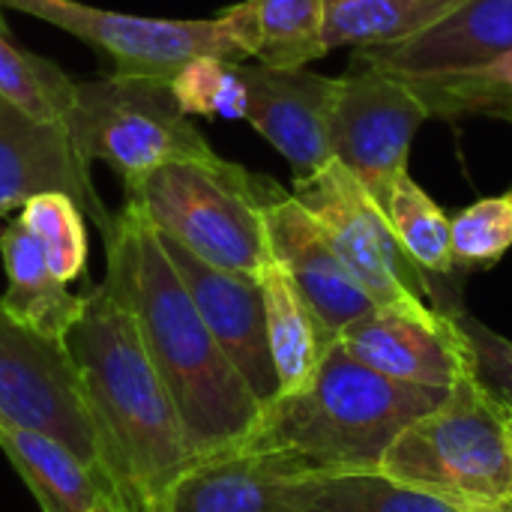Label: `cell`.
Returning <instances> with one entry per match:
<instances>
[{
	"instance_id": "cell-1",
	"label": "cell",
	"mask_w": 512,
	"mask_h": 512,
	"mask_svg": "<svg viewBox=\"0 0 512 512\" xmlns=\"http://www.w3.org/2000/svg\"><path fill=\"white\" fill-rule=\"evenodd\" d=\"M105 285L132 309L198 459L252 435L264 405L213 339L156 228L126 201L102 231Z\"/></svg>"
},
{
	"instance_id": "cell-2",
	"label": "cell",
	"mask_w": 512,
	"mask_h": 512,
	"mask_svg": "<svg viewBox=\"0 0 512 512\" xmlns=\"http://www.w3.org/2000/svg\"><path fill=\"white\" fill-rule=\"evenodd\" d=\"M63 342L81 372L111 480L135 512H171V492L198 456L132 309L102 282L87 291Z\"/></svg>"
},
{
	"instance_id": "cell-3",
	"label": "cell",
	"mask_w": 512,
	"mask_h": 512,
	"mask_svg": "<svg viewBox=\"0 0 512 512\" xmlns=\"http://www.w3.org/2000/svg\"><path fill=\"white\" fill-rule=\"evenodd\" d=\"M444 396L447 390L438 387L387 378L333 342L312 381L264 405L243 441L282 450L309 474L381 471L399 432Z\"/></svg>"
},
{
	"instance_id": "cell-4",
	"label": "cell",
	"mask_w": 512,
	"mask_h": 512,
	"mask_svg": "<svg viewBox=\"0 0 512 512\" xmlns=\"http://www.w3.org/2000/svg\"><path fill=\"white\" fill-rule=\"evenodd\" d=\"M381 471L459 510L512 504L507 405L480 381L477 366L456 378L441 405L399 432Z\"/></svg>"
},
{
	"instance_id": "cell-5",
	"label": "cell",
	"mask_w": 512,
	"mask_h": 512,
	"mask_svg": "<svg viewBox=\"0 0 512 512\" xmlns=\"http://www.w3.org/2000/svg\"><path fill=\"white\" fill-rule=\"evenodd\" d=\"M63 129L84 162H105L123 180L126 195L174 162L228 165L180 111L171 78L114 72L75 84V105Z\"/></svg>"
},
{
	"instance_id": "cell-6",
	"label": "cell",
	"mask_w": 512,
	"mask_h": 512,
	"mask_svg": "<svg viewBox=\"0 0 512 512\" xmlns=\"http://www.w3.org/2000/svg\"><path fill=\"white\" fill-rule=\"evenodd\" d=\"M273 189L276 183L234 162L222 168L174 162L156 168L126 201L195 258L258 279L273 258L261 216V204Z\"/></svg>"
},
{
	"instance_id": "cell-7",
	"label": "cell",
	"mask_w": 512,
	"mask_h": 512,
	"mask_svg": "<svg viewBox=\"0 0 512 512\" xmlns=\"http://www.w3.org/2000/svg\"><path fill=\"white\" fill-rule=\"evenodd\" d=\"M327 231L333 249L372 297L378 309H393L417 318L435 315L426 273L396 240L384 210L336 159L309 177H294L291 192Z\"/></svg>"
},
{
	"instance_id": "cell-8",
	"label": "cell",
	"mask_w": 512,
	"mask_h": 512,
	"mask_svg": "<svg viewBox=\"0 0 512 512\" xmlns=\"http://www.w3.org/2000/svg\"><path fill=\"white\" fill-rule=\"evenodd\" d=\"M0 426L45 435L108 474L81 372L63 339L15 321L0 303ZM111 477V474H108Z\"/></svg>"
},
{
	"instance_id": "cell-9",
	"label": "cell",
	"mask_w": 512,
	"mask_h": 512,
	"mask_svg": "<svg viewBox=\"0 0 512 512\" xmlns=\"http://www.w3.org/2000/svg\"><path fill=\"white\" fill-rule=\"evenodd\" d=\"M0 6L27 12L84 39L87 45L105 51L123 75L171 78L183 63L204 54L231 63L249 60L225 9L216 18L183 21L96 9L78 0H0Z\"/></svg>"
},
{
	"instance_id": "cell-10",
	"label": "cell",
	"mask_w": 512,
	"mask_h": 512,
	"mask_svg": "<svg viewBox=\"0 0 512 512\" xmlns=\"http://www.w3.org/2000/svg\"><path fill=\"white\" fill-rule=\"evenodd\" d=\"M432 117L423 96L402 78L354 63L342 75V90L333 111V159L384 210L396 183L408 174L411 141Z\"/></svg>"
},
{
	"instance_id": "cell-11",
	"label": "cell",
	"mask_w": 512,
	"mask_h": 512,
	"mask_svg": "<svg viewBox=\"0 0 512 512\" xmlns=\"http://www.w3.org/2000/svg\"><path fill=\"white\" fill-rule=\"evenodd\" d=\"M270 255L282 264L303 303L336 342L345 327L375 309L372 297L351 276L318 219L279 186L261 204Z\"/></svg>"
},
{
	"instance_id": "cell-12",
	"label": "cell",
	"mask_w": 512,
	"mask_h": 512,
	"mask_svg": "<svg viewBox=\"0 0 512 512\" xmlns=\"http://www.w3.org/2000/svg\"><path fill=\"white\" fill-rule=\"evenodd\" d=\"M512 51V0H462L411 39L360 48L354 63L402 81L468 78Z\"/></svg>"
},
{
	"instance_id": "cell-13",
	"label": "cell",
	"mask_w": 512,
	"mask_h": 512,
	"mask_svg": "<svg viewBox=\"0 0 512 512\" xmlns=\"http://www.w3.org/2000/svg\"><path fill=\"white\" fill-rule=\"evenodd\" d=\"M249 90L246 120L279 150L294 177H309L333 162V111L342 78L318 72L240 63Z\"/></svg>"
},
{
	"instance_id": "cell-14",
	"label": "cell",
	"mask_w": 512,
	"mask_h": 512,
	"mask_svg": "<svg viewBox=\"0 0 512 512\" xmlns=\"http://www.w3.org/2000/svg\"><path fill=\"white\" fill-rule=\"evenodd\" d=\"M159 234V231H156ZM174 270L180 273L189 297L195 300L204 324L210 327L219 348L228 354L234 369L243 375L249 390L261 405H270L279 396V378L267 342V315H264V294L255 276L219 270L177 240L159 234Z\"/></svg>"
},
{
	"instance_id": "cell-15",
	"label": "cell",
	"mask_w": 512,
	"mask_h": 512,
	"mask_svg": "<svg viewBox=\"0 0 512 512\" xmlns=\"http://www.w3.org/2000/svg\"><path fill=\"white\" fill-rule=\"evenodd\" d=\"M336 342L387 378L438 390H450L459 375L477 366L456 312L444 309L417 318L375 306L369 315L345 327Z\"/></svg>"
},
{
	"instance_id": "cell-16",
	"label": "cell",
	"mask_w": 512,
	"mask_h": 512,
	"mask_svg": "<svg viewBox=\"0 0 512 512\" xmlns=\"http://www.w3.org/2000/svg\"><path fill=\"white\" fill-rule=\"evenodd\" d=\"M309 468L294 456L240 441L198 459L174 486L171 512H297Z\"/></svg>"
},
{
	"instance_id": "cell-17",
	"label": "cell",
	"mask_w": 512,
	"mask_h": 512,
	"mask_svg": "<svg viewBox=\"0 0 512 512\" xmlns=\"http://www.w3.org/2000/svg\"><path fill=\"white\" fill-rule=\"evenodd\" d=\"M87 165L63 126L39 123L0 96V216L39 192H69L105 231L114 213L96 195Z\"/></svg>"
},
{
	"instance_id": "cell-18",
	"label": "cell",
	"mask_w": 512,
	"mask_h": 512,
	"mask_svg": "<svg viewBox=\"0 0 512 512\" xmlns=\"http://www.w3.org/2000/svg\"><path fill=\"white\" fill-rule=\"evenodd\" d=\"M0 450L42 512H135L105 471L45 435L0 426Z\"/></svg>"
},
{
	"instance_id": "cell-19",
	"label": "cell",
	"mask_w": 512,
	"mask_h": 512,
	"mask_svg": "<svg viewBox=\"0 0 512 512\" xmlns=\"http://www.w3.org/2000/svg\"><path fill=\"white\" fill-rule=\"evenodd\" d=\"M0 255L6 267V294L0 297L3 309L42 336L66 339L84 312L87 294H72L69 285L51 273L42 246L21 219L0 234Z\"/></svg>"
},
{
	"instance_id": "cell-20",
	"label": "cell",
	"mask_w": 512,
	"mask_h": 512,
	"mask_svg": "<svg viewBox=\"0 0 512 512\" xmlns=\"http://www.w3.org/2000/svg\"><path fill=\"white\" fill-rule=\"evenodd\" d=\"M246 57L264 66L300 69L330 54L324 0H243L225 9Z\"/></svg>"
},
{
	"instance_id": "cell-21",
	"label": "cell",
	"mask_w": 512,
	"mask_h": 512,
	"mask_svg": "<svg viewBox=\"0 0 512 512\" xmlns=\"http://www.w3.org/2000/svg\"><path fill=\"white\" fill-rule=\"evenodd\" d=\"M258 282L264 294L267 342L279 378V396L294 393L312 381L333 339L324 333V327L303 303V297L297 294L294 282L288 279V273L276 258L267 261Z\"/></svg>"
},
{
	"instance_id": "cell-22",
	"label": "cell",
	"mask_w": 512,
	"mask_h": 512,
	"mask_svg": "<svg viewBox=\"0 0 512 512\" xmlns=\"http://www.w3.org/2000/svg\"><path fill=\"white\" fill-rule=\"evenodd\" d=\"M462 0H324L330 48H378L411 39Z\"/></svg>"
},
{
	"instance_id": "cell-23",
	"label": "cell",
	"mask_w": 512,
	"mask_h": 512,
	"mask_svg": "<svg viewBox=\"0 0 512 512\" xmlns=\"http://www.w3.org/2000/svg\"><path fill=\"white\" fill-rule=\"evenodd\" d=\"M297 512H465L384 471L312 474L303 483Z\"/></svg>"
},
{
	"instance_id": "cell-24",
	"label": "cell",
	"mask_w": 512,
	"mask_h": 512,
	"mask_svg": "<svg viewBox=\"0 0 512 512\" xmlns=\"http://www.w3.org/2000/svg\"><path fill=\"white\" fill-rule=\"evenodd\" d=\"M0 96L39 123L63 126L75 105V81L45 57L18 48L0 18Z\"/></svg>"
},
{
	"instance_id": "cell-25",
	"label": "cell",
	"mask_w": 512,
	"mask_h": 512,
	"mask_svg": "<svg viewBox=\"0 0 512 512\" xmlns=\"http://www.w3.org/2000/svg\"><path fill=\"white\" fill-rule=\"evenodd\" d=\"M387 222L402 243V249L414 258V264L423 273L447 276L453 273V234H450V216L429 198V192L405 174L390 198Z\"/></svg>"
},
{
	"instance_id": "cell-26",
	"label": "cell",
	"mask_w": 512,
	"mask_h": 512,
	"mask_svg": "<svg viewBox=\"0 0 512 512\" xmlns=\"http://www.w3.org/2000/svg\"><path fill=\"white\" fill-rule=\"evenodd\" d=\"M24 228L42 246L51 273L60 282H75L87 267L84 210L69 192H39L21 207Z\"/></svg>"
},
{
	"instance_id": "cell-27",
	"label": "cell",
	"mask_w": 512,
	"mask_h": 512,
	"mask_svg": "<svg viewBox=\"0 0 512 512\" xmlns=\"http://www.w3.org/2000/svg\"><path fill=\"white\" fill-rule=\"evenodd\" d=\"M171 93L186 117L246 120L249 90L240 63L204 54L192 57L171 75Z\"/></svg>"
},
{
	"instance_id": "cell-28",
	"label": "cell",
	"mask_w": 512,
	"mask_h": 512,
	"mask_svg": "<svg viewBox=\"0 0 512 512\" xmlns=\"http://www.w3.org/2000/svg\"><path fill=\"white\" fill-rule=\"evenodd\" d=\"M456 267H495L512 249V186L450 219Z\"/></svg>"
},
{
	"instance_id": "cell-29",
	"label": "cell",
	"mask_w": 512,
	"mask_h": 512,
	"mask_svg": "<svg viewBox=\"0 0 512 512\" xmlns=\"http://www.w3.org/2000/svg\"><path fill=\"white\" fill-rule=\"evenodd\" d=\"M456 318L474 348V363H477V375L480 381L507 405L512 408V342L507 336L489 330L483 321H477L468 312L456 309Z\"/></svg>"
},
{
	"instance_id": "cell-30",
	"label": "cell",
	"mask_w": 512,
	"mask_h": 512,
	"mask_svg": "<svg viewBox=\"0 0 512 512\" xmlns=\"http://www.w3.org/2000/svg\"><path fill=\"white\" fill-rule=\"evenodd\" d=\"M477 84L489 87V90H501V93H512V51L498 57L495 63H489L486 69H480L477 75H468Z\"/></svg>"
},
{
	"instance_id": "cell-31",
	"label": "cell",
	"mask_w": 512,
	"mask_h": 512,
	"mask_svg": "<svg viewBox=\"0 0 512 512\" xmlns=\"http://www.w3.org/2000/svg\"><path fill=\"white\" fill-rule=\"evenodd\" d=\"M465 512H512V504H504V507H477V510H465Z\"/></svg>"
},
{
	"instance_id": "cell-32",
	"label": "cell",
	"mask_w": 512,
	"mask_h": 512,
	"mask_svg": "<svg viewBox=\"0 0 512 512\" xmlns=\"http://www.w3.org/2000/svg\"><path fill=\"white\" fill-rule=\"evenodd\" d=\"M507 423H510V438H512V408H507Z\"/></svg>"
}]
</instances>
